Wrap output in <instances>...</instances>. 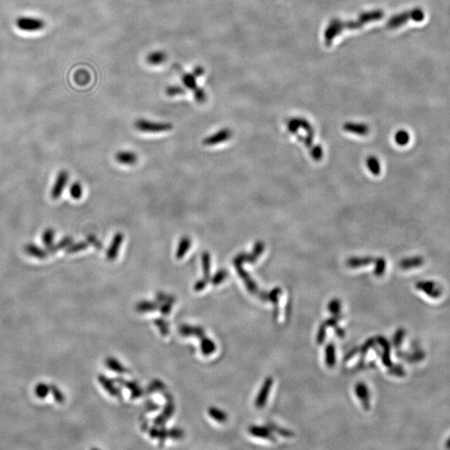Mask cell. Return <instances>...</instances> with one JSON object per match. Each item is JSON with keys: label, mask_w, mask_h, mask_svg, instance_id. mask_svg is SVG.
Here are the masks:
<instances>
[{"label": "cell", "mask_w": 450, "mask_h": 450, "mask_svg": "<svg viewBox=\"0 0 450 450\" xmlns=\"http://www.w3.org/2000/svg\"><path fill=\"white\" fill-rule=\"evenodd\" d=\"M326 329H327V326L324 323L319 327V332L317 334V342L319 345H322L324 342V340H325V335H326Z\"/></svg>", "instance_id": "obj_49"}, {"label": "cell", "mask_w": 450, "mask_h": 450, "mask_svg": "<svg viewBox=\"0 0 450 450\" xmlns=\"http://www.w3.org/2000/svg\"><path fill=\"white\" fill-rule=\"evenodd\" d=\"M341 310V304L338 299H333L329 304V310L333 315H339Z\"/></svg>", "instance_id": "obj_41"}, {"label": "cell", "mask_w": 450, "mask_h": 450, "mask_svg": "<svg viewBox=\"0 0 450 450\" xmlns=\"http://www.w3.org/2000/svg\"><path fill=\"white\" fill-rule=\"evenodd\" d=\"M172 305L173 304H169V303H161L158 310L160 311V313L163 315H169L172 310Z\"/></svg>", "instance_id": "obj_50"}, {"label": "cell", "mask_w": 450, "mask_h": 450, "mask_svg": "<svg viewBox=\"0 0 450 450\" xmlns=\"http://www.w3.org/2000/svg\"><path fill=\"white\" fill-rule=\"evenodd\" d=\"M70 195L73 199H80L82 197L83 188L82 185L79 184V182H75L71 185L70 190H69Z\"/></svg>", "instance_id": "obj_36"}, {"label": "cell", "mask_w": 450, "mask_h": 450, "mask_svg": "<svg viewBox=\"0 0 450 450\" xmlns=\"http://www.w3.org/2000/svg\"><path fill=\"white\" fill-rule=\"evenodd\" d=\"M445 448H447V449L450 450V437L448 438L447 441L445 443Z\"/></svg>", "instance_id": "obj_56"}, {"label": "cell", "mask_w": 450, "mask_h": 450, "mask_svg": "<svg viewBox=\"0 0 450 450\" xmlns=\"http://www.w3.org/2000/svg\"><path fill=\"white\" fill-rule=\"evenodd\" d=\"M165 389H166V386L161 380H153L152 382L149 383V386L147 387L146 389L144 390V395H149L155 392L164 391Z\"/></svg>", "instance_id": "obj_30"}, {"label": "cell", "mask_w": 450, "mask_h": 450, "mask_svg": "<svg viewBox=\"0 0 450 450\" xmlns=\"http://www.w3.org/2000/svg\"><path fill=\"white\" fill-rule=\"evenodd\" d=\"M181 79L184 86L192 91L193 93L200 88L197 85L198 78L193 73H185L184 71H181Z\"/></svg>", "instance_id": "obj_19"}, {"label": "cell", "mask_w": 450, "mask_h": 450, "mask_svg": "<svg viewBox=\"0 0 450 450\" xmlns=\"http://www.w3.org/2000/svg\"><path fill=\"white\" fill-rule=\"evenodd\" d=\"M416 288L432 298H438L443 294L441 286L438 285L434 281H418L416 284Z\"/></svg>", "instance_id": "obj_6"}, {"label": "cell", "mask_w": 450, "mask_h": 450, "mask_svg": "<svg viewBox=\"0 0 450 450\" xmlns=\"http://www.w3.org/2000/svg\"><path fill=\"white\" fill-rule=\"evenodd\" d=\"M392 368H390L389 370V373L392 375H396V376H398V377H403L405 375V371L403 369V367L400 365H395L391 366Z\"/></svg>", "instance_id": "obj_48"}, {"label": "cell", "mask_w": 450, "mask_h": 450, "mask_svg": "<svg viewBox=\"0 0 450 450\" xmlns=\"http://www.w3.org/2000/svg\"><path fill=\"white\" fill-rule=\"evenodd\" d=\"M45 22L41 18L33 17H19L16 20V26L24 32L34 33L41 31L45 28Z\"/></svg>", "instance_id": "obj_3"}, {"label": "cell", "mask_w": 450, "mask_h": 450, "mask_svg": "<svg viewBox=\"0 0 450 450\" xmlns=\"http://www.w3.org/2000/svg\"><path fill=\"white\" fill-rule=\"evenodd\" d=\"M424 263V258L421 256H415V257L406 258V259L402 260L399 262V267L403 269H410L422 266Z\"/></svg>", "instance_id": "obj_18"}, {"label": "cell", "mask_w": 450, "mask_h": 450, "mask_svg": "<svg viewBox=\"0 0 450 450\" xmlns=\"http://www.w3.org/2000/svg\"><path fill=\"white\" fill-rule=\"evenodd\" d=\"M191 247V240L188 236H184L178 242V248L176 251V258L178 260H182L184 255L187 254Z\"/></svg>", "instance_id": "obj_24"}, {"label": "cell", "mask_w": 450, "mask_h": 450, "mask_svg": "<svg viewBox=\"0 0 450 450\" xmlns=\"http://www.w3.org/2000/svg\"><path fill=\"white\" fill-rule=\"evenodd\" d=\"M273 385V379L272 378H268L264 381L262 388H261L260 391L258 395L257 398L255 400V405L257 408H263L264 407V405L266 404L267 400H268V397H269V393H270V389H271V387Z\"/></svg>", "instance_id": "obj_11"}, {"label": "cell", "mask_w": 450, "mask_h": 450, "mask_svg": "<svg viewBox=\"0 0 450 450\" xmlns=\"http://www.w3.org/2000/svg\"><path fill=\"white\" fill-rule=\"evenodd\" d=\"M149 433L151 438L158 439L161 446L164 445V441L169 438V430L164 426H160V429H158L157 426L151 427L149 429Z\"/></svg>", "instance_id": "obj_16"}, {"label": "cell", "mask_w": 450, "mask_h": 450, "mask_svg": "<svg viewBox=\"0 0 450 450\" xmlns=\"http://www.w3.org/2000/svg\"><path fill=\"white\" fill-rule=\"evenodd\" d=\"M202 266L204 272V278L210 280L211 258L209 253L204 252L202 254Z\"/></svg>", "instance_id": "obj_28"}, {"label": "cell", "mask_w": 450, "mask_h": 450, "mask_svg": "<svg viewBox=\"0 0 450 450\" xmlns=\"http://www.w3.org/2000/svg\"><path fill=\"white\" fill-rule=\"evenodd\" d=\"M200 348H201L202 354L205 356H208L213 354L216 350V345L213 340L208 339L205 336L201 339V344H200Z\"/></svg>", "instance_id": "obj_26"}, {"label": "cell", "mask_w": 450, "mask_h": 450, "mask_svg": "<svg viewBox=\"0 0 450 450\" xmlns=\"http://www.w3.org/2000/svg\"><path fill=\"white\" fill-rule=\"evenodd\" d=\"M145 409L148 412H154V411H157L159 409V406L154 401L148 400L145 403Z\"/></svg>", "instance_id": "obj_53"}, {"label": "cell", "mask_w": 450, "mask_h": 450, "mask_svg": "<svg viewBox=\"0 0 450 450\" xmlns=\"http://www.w3.org/2000/svg\"><path fill=\"white\" fill-rule=\"evenodd\" d=\"M269 430H273L275 432L278 433V434L280 435L284 436L285 438H290L294 435V433L292 432H290V430H284V429H281V428H278V427L275 426L274 424H269L268 426Z\"/></svg>", "instance_id": "obj_45"}, {"label": "cell", "mask_w": 450, "mask_h": 450, "mask_svg": "<svg viewBox=\"0 0 450 450\" xmlns=\"http://www.w3.org/2000/svg\"><path fill=\"white\" fill-rule=\"evenodd\" d=\"M249 431L252 435L258 438H266L271 441L276 440L270 432V430L267 429V427L251 426L249 428Z\"/></svg>", "instance_id": "obj_20"}, {"label": "cell", "mask_w": 450, "mask_h": 450, "mask_svg": "<svg viewBox=\"0 0 450 450\" xmlns=\"http://www.w3.org/2000/svg\"><path fill=\"white\" fill-rule=\"evenodd\" d=\"M325 361H326V364H327L329 367H333L334 364H335V347H334V345H333V343H330L327 345V347L325 348Z\"/></svg>", "instance_id": "obj_29"}, {"label": "cell", "mask_w": 450, "mask_h": 450, "mask_svg": "<svg viewBox=\"0 0 450 450\" xmlns=\"http://www.w3.org/2000/svg\"><path fill=\"white\" fill-rule=\"evenodd\" d=\"M135 125L139 131L145 133H161L170 131L173 129V125L170 123H158L142 119L136 120Z\"/></svg>", "instance_id": "obj_4"}, {"label": "cell", "mask_w": 450, "mask_h": 450, "mask_svg": "<svg viewBox=\"0 0 450 450\" xmlns=\"http://www.w3.org/2000/svg\"><path fill=\"white\" fill-rule=\"evenodd\" d=\"M247 260H248L247 254L241 253V254L238 255L236 257L234 258V260H233V264H234L235 269L237 270L238 275H240V278L243 279V283L245 284V286L247 287V289L249 290V292L253 294H260L257 284H255V281L252 279L250 275L243 269V263L244 262H247Z\"/></svg>", "instance_id": "obj_2"}, {"label": "cell", "mask_w": 450, "mask_h": 450, "mask_svg": "<svg viewBox=\"0 0 450 450\" xmlns=\"http://www.w3.org/2000/svg\"><path fill=\"white\" fill-rule=\"evenodd\" d=\"M69 181V173L66 171H61L59 173L55 183L51 190V197L53 199H58L60 198L62 193L64 192L65 186Z\"/></svg>", "instance_id": "obj_9"}, {"label": "cell", "mask_w": 450, "mask_h": 450, "mask_svg": "<svg viewBox=\"0 0 450 450\" xmlns=\"http://www.w3.org/2000/svg\"><path fill=\"white\" fill-rule=\"evenodd\" d=\"M228 273L225 269H219V271L213 275L212 278H210L211 284L217 286L223 283L224 281L228 278Z\"/></svg>", "instance_id": "obj_34"}, {"label": "cell", "mask_w": 450, "mask_h": 450, "mask_svg": "<svg viewBox=\"0 0 450 450\" xmlns=\"http://www.w3.org/2000/svg\"><path fill=\"white\" fill-rule=\"evenodd\" d=\"M160 302L142 301L138 303L135 306V310L138 313H149L158 310L160 306Z\"/></svg>", "instance_id": "obj_21"}, {"label": "cell", "mask_w": 450, "mask_h": 450, "mask_svg": "<svg viewBox=\"0 0 450 450\" xmlns=\"http://www.w3.org/2000/svg\"><path fill=\"white\" fill-rule=\"evenodd\" d=\"M374 261L375 259L371 257L351 258L347 261V265L350 268H359L374 263Z\"/></svg>", "instance_id": "obj_27"}, {"label": "cell", "mask_w": 450, "mask_h": 450, "mask_svg": "<svg viewBox=\"0 0 450 450\" xmlns=\"http://www.w3.org/2000/svg\"><path fill=\"white\" fill-rule=\"evenodd\" d=\"M409 139H410V136H409V133L403 129L398 131L395 135V142L397 143L398 145L405 146L409 143Z\"/></svg>", "instance_id": "obj_33"}, {"label": "cell", "mask_w": 450, "mask_h": 450, "mask_svg": "<svg viewBox=\"0 0 450 450\" xmlns=\"http://www.w3.org/2000/svg\"><path fill=\"white\" fill-rule=\"evenodd\" d=\"M53 240H54V232H53V229H46V231L44 232V234H43V241H44V244L47 246H50L52 243H53Z\"/></svg>", "instance_id": "obj_44"}, {"label": "cell", "mask_w": 450, "mask_h": 450, "mask_svg": "<svg viewBox=\"0 0 450 450\" xmlns=\"http://www.w3.org/2000/svg\"><path fill=\"white\" fill-rule=\"evenodd\" d=\"M344 129L345 131L361 136L367 135L369 133V127L363 123H345Z\"/></svg>", "instance_id": "obj_14"}, {"label": "cell", "mask_w": 450, "mask_h": 450, "mask_svg": "<svg viewBox=\"0 0 450 450\" xmlns=\"http://www.w3.org/2000/svg\"><path fill=\"white\" fill-rule=\"evenodd\" d=\"M167 59L166 53L164 51H155L149 53L147 57V62L150 65H160Z\"/></svg>", "instance_id": "obj_25"}, {"label": "cell", "mask_w": 450, "mask_h": 450, "mask_svg": "<svg viewBox=\"0 0 450 450\" xmlns=\"http://www.w3.org/2000/svg\"><path fill=\"white\" fill-rule=\"evenodd\" d=\"M374 339H368V341H367V342H366L365 344L363 345L362 347L360 348V353H361V354H362L363 355H364V354H365L366 353L368 352V349H369V348H371V347H373V346H374Z\"/></svg>", "instance_id": "obj_52"}, {"label": "cell", "mask_w": 450, "mask_h": 450, "mask_svg": "<svg viewBox=\"0 0 450 450\" xmlns=\"http://www.w3.org/2000/svg\"><path fill=\"white\" fill-rule=\"evenodd\" d=\"M366 164L369 171L374 175H379L381 173V165H380V161L375 156H369L366 160Z\"/></svg>", "instance_id": "obj_31"}, {"label": "cell", "mask_w": 450, "mask_h": 450, "mask_svg": "<svg viewBox=\"0 0 450 450\" xmlns=\"http://www.w3.org/2000/svg\"><path fill=\"white\" fill-rule=\"evenodd\" d=\"M99 382L103 386V388L108 392L109 395L113 397L117 398L119 399H123V394L120 388H118L114 385V380H109L108 378L106 377L104 374L99 375Z\"/></svg>", "instance_id": "obj_10"}, {"label": "cell", "mask_w": 450, "mask_h": 450, "mask_svg": "<svg viewBox=\"0 0 450 450\" xmlns=\"http://www.w3.org/2000/svg\"><path fill=\"white\" fill-rule=\"evenodd\" d=\"M232 137V131L229 129H222L215 133L214 135H210L206 138L203 141L204 145L213 146L219 143H223L228 140Z\"/></svg>", "instance_id": "obj_8"}, {"label": "cell", "mask_w": 450, "mask_h": 450, "mask_svg": "<svg viewBox=\"0 0 450 450\" xmlns=\"http://www.w3.org/2000/svg\"><path fill=\"white\" fill-rule=\"evenodd\" d=\"M383 13L381 10H374L369 12L363 13L356 20L343 21L339 18H334L329 22L325 31V43L327 46H330L333 39L337 36L342 34L345 30H358L368 24L370 22L377 21L383 18Z\"/></svg>", "instance_id": "obj_1"}, {"label": "cell", "mask_w": 450, "mask_h": 450, "mask_svg": "<svg viewBox=\"0 0 450 450\" xmlns=\"http://www.w3.org/2000/svg\"><path fill=\"white\" fill-rule=\"evenodd\" d=\"M375 269H374V275L376 276H382L385 272L386 269V261L383 258H379L375 260Z\"/></svg>", "instance_id": "obj_37"}, {"label": "cell", "mask_w": 450, "mask_h": 450, "mask_svg": "<svg viewBox=\"0 0 450 450\" xmlns=\"http://www.w3.org/2000/svg\"><path fill=\"white\" fill-rule=\"evenodd\" d=\"M166 94L170 97L176 96L179 94H185V89L178 85H173L166 88Z\"/></svg>", "instance_id": "obj_40"}, {"label": "cell", "mask_w": 450, "mask_h": 450, "mask_svg": "<svg viewBox=\"0 0 450 450\" xmlns=\"http://www.w3.org/2000/svg\"><path fill=\"white\" fill-rule=\"evenodd\" d=\"M105 366L107 368H109L111 371L115 372L117 374H123L126 373H129L128 368H126L124 366L121 364V363L119 362L116 359L108 357L105 360Z\"/></svg>", "instance_id": "obj_22"}, {"label": "cell", "mask_w": 450, "mask_h": 450, "mask_svg": "<svg viewBox=\"0 0 450 450\" xmlns=\"http://www.w3.org/2000/svg\"><path fill=\"white\" fill-rule=\"evenodd\" d=\"M281 293H282V291H281L280 289L276 288L268 294V299L271 300L275 305V317H277V315H278V310L277 305H278V295L280 294Z\"/></svg>", "instance_id": "obj_38"}, {"label": "cell", "mask_w": 450, "mask_h": 450, "mask_svg": "<svg viewBox=\"0 0 450 450\" xmlns=\"http://www.w3.org/2000/svg\"><path fill=\"white\" fill-rule=\"evenodd\" d=\"M116 160L120 164L125 165H134L138 161V156L136 154L129 151H121L115 155Z\"/></svg>", "instance_id": "obj_17"}, {"label": "cell", "mask_w": 450, "mask_h": 450, "mask_svg": "<svg viewBox=\"0 0 450 450\" xmlns=\"http://www.w3.org/2000/svg\"><path fill=\"white\" fill-rule=\"evenodd\" d=\"M404 335H405V330H404V329H398L396 331V333H395V336L393 338V345H394L395 348H398L400 347L401 344L403 342Z\"/></svg>", "instance_id": "obj_39"}, {"label": "cell", "mask_w": 450, "mask_h": 450, "mask_svg": "<svg viewBox=\"0 0 450 450\" xmlns=\"http://www.w3.org/2000/svg\"><path fill=\"white\" fill-rule=\"evenodd\" d=\"M184 431L182 429L172 428L169 430V438H172V439H175V440L181 439L184 438Z\"/></svg>", "instance_id": "obj_43"}, {"label": "cell", "mask_w": 450, "mask_h": 450, "mask_svg": "<svg viewBox=\"0 0 450 450\" xmlns=\"http://www.w3.org/2000/svg\"><path fill=\"white\" fill-rule=\"evenodd\" d=\"M157 301L160 303H169V304H173L175 303V298L172 295H169L164 293H158L156 295Z\"/></svg>", "instance_id": "obj_42"}, {"label": "cell", "mask_w": 450, "mask_h": 450, "mask_svg": "<svg viewBox=\"0 0 450 450\" xmlns=\"http://www.w3.org/2000/svg\"><path fill=\"white\" fill-rule=\"evenodd\" d=\"M88 242L92 243L93 245L97 248L98 249H101L103 248V244L100 240H97V238L95 236H93V235H89L88 237Z\"/></svg>", "instance_id": "obj_54"}, {"label": "cell", "mask_w": 450, "mask_h": 450, "mask_svg": "<svg viewBox=\"0 0 450 450\" xmlns=\"http://www.w3.org/2000/svg\"><path fill=\"white\" fill-rule=\"evenodd\" d=\"M178 332L183 336H195L199 339L205 337V329L199 326L183 325L178 329Z\"/></svg>", "instance_id": "obj_13"}, {"label": "cell", "mask_w": 450, "mask_h": 450, "mask_svg": "<svg viewBox=\"0 0 450 450\" xmlns=\"http://www.w3.org/2000/svg\"><path fill=\"white\" fill-rule=\"evenodd\" d=\"M208 415L211 418L219 423H225V421L228 419V415L221 409H217L215 407H211L208 409Z\"/></svg>", "instance_id": "obj_32"}, {"label": "cell", "mask_w": 450, "mask_h": 450, "mask_svg": "<svg viewBox=\"0 0 450 450\" xmlns=\"http://www.w3.org/2000/svg\"><path fill=\"white\" fill-rule=\"evenodd\" d=\"M355 393L362 402L363 407L366 410L369 409V393L367 386L363 383H359L355 386Z\"/></svg>", "instance_id": "obj_15"}, {"label": "cell", "mask_w": 450, "mask_h": 450, "mask_svg": "<svg viewBox=\"0 0 450 450\" xmlns=\"http://www.w3.org/2000/svg\"><path fill=\"white\" fill-rule=\"evenodd\" d=\"M208 283V280H207L206 278H202L200 280L197 281L194 286H193V289L197 292H199V291H202V290L205 289V287L207 286Z\"/></svg>", "instance_id": "obj_51"}, {"label": "cell", "mask_w": 450, "mask_h": 450, "mask_svg": "<svg viewBox=\"0 0 450 450\" xmlns=\"http://www.w3.org/2000/svg\"><path fill=\"white\" fill-rule=\"evenodd\" d=\"M123 241V234L122 233H117L114 235L112 240L111 244L107 251V260L109 261L115 260L117 258L120 248L122 245Z\"/></svg>", "instance_id": "obj_12"}, {"label": "cell", "mask_w": 450, "mask_h": 450, "mask_svg": "<svg viewBox=\"0 0 450 450\" xmlns=\"http://www.w3.org/2000/svg\"><path fill=\"white\" fill-rule=\"evenodd\" d=\"M192 73H193L197 78H199V77H201L202 75L205 73V69L202 67V66H197V67L193 69Z\"/></svg>", "instance_id": "obj_55"}, {"label": "cell", "mask_w": 450, "mask_h": 450, "mask_svg": "<svg viewBox=\"0 0 450 450\" xmlns=\"http://www.w3.org/2000/svg\"><path fill=\"white\" fill-rule=\"evenodd\" d=\"M311 155H312V158L316 161L321 160L322 157H323V149H322L321 146H316L313 147L311 149Z\"/></svg>", "instance_id": "obj_47"}, {"label": "cell", "mask_w": 450, "mask_h": 450, "mask_svg": "<svg viewBox=\"0 0 450 450\" xmlns=\"http://www.w3.org/2000/svg\"><path fill=\"white\" fill-rule=\"evenodd\" d=\"M88 246V243H85V242L75 243V244H73V245L69 247V249H68V253H76V252L81 251V250L86 249Z\"/></svg>", "instance_id": "obj_46"}, {"label": "cell", "mask_w": 450, "mask_h": 450, "mask_svg": "<svg viewBox=\"0 0 450 450\" xmlns=\"http://www.w3.org/2000/svg\"><path fill=\"white\" fill-rule=\"evenodd\" d=\"M155 325L158 328L159 332L163 336H167L170 334V326L169 323L164 319H157L155 320Z\"/></svg>", "instance_id": "obj_35"}, {"label": "cell", "mask_w": 450, "mask_h": 450, "mask_svg": "<svg viewBox=\"0 0 450 450\" xmlns=\"http://www.w3.org/2000/svg\"><path fill=\"white\" fill-rule=\"evenodd\" d=\"M378 342L383 347V353L382 354V361L384 365L387 367H391V360H390V346L387 340L383 337H379L377 339Z\"/></svg>", "instance_id": "obj_23"}, {"label": "cell", "mask_w": 450, "mask_h": 450, "mask_svg": "<svg viewBox=\"0 0 450 450\" xmlns=\"http://www.w3.org/2000/svg\"><path fill=\"white\" fill-rule=\"evenodd\" d=\"M114 381V383H118L120 386L124 387L126 389L130 390L131 399H137V398L142 397L144 395V390L142 388H140V386L138 385L136 382L129 381V380H124V379L121 377L115 378Z\"/></svg>", "instance_id": "obj_7"}, {"label": "cell", "mask_w": 450, "mask_h": 450, "mask_svg": "<svg viewBox=\"0 0 450 450\" xmlns=\"http://www.w3.org/2000/svg\"><path fill=\"white\" fill-rule=\"evenodd\" d=\"M164 396L165 399H166V404L164 406L162 414L158 415L157 418H155L154 424H155V426H164L167 421L172 417V415H173L174 410H175V405H174V402L173 399L172 395H170V393L165 392V393H164Z\"/></svg>", "instance_id": "obj_5"}]
</instances>
